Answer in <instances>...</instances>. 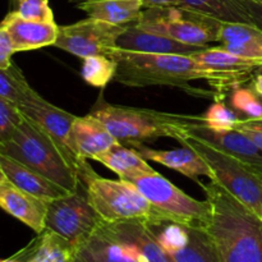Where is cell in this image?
<instances>
[{"mask_svg": "<svg viewBox=\"0 0 262 262\" xmlns=\"http://www.w3.org/2000/svg\"><path fill=\"white\" fill-rule=\"evenodd\" d=\"M109 56L118 61L115 81L129 87L170 86L181 89L194 96H215L204 90L191 86L192 81H206L220 97L225 91L241 86L245 82L224 72L215 71L199 63L192 55L178 54H146L115 48Z\"/></svg>", "mask_w": 262, "mask_h": 262, "instance_id": "obj_1", "label": "cell"}, {"mask_svg": "<svg viewBox=\"0 0 262 262\" xmlns=\"http://www.w3.org/2000/svg\"><path fill=\"white\" fill-rule=\"evenodd\" d=\"M211 206L206 232L220 262H262V220L214 181L201 184Z\"/></svg>", "mask_w": 262, "mask_h": 262, "instance_id": "obj_2", "label": "cell"}, {"mask_svg": "<svg viewBox=\"0 0 262 262\" xmlns=\"http://www.w3.org/2000/svg\"><path fill=\"white\" fill-rule=\"evenodd\" d=\"M79 178L90 205L104 222H142L151 227L174 223L130 182L100 177L90 165L82 169Z\"/></svg>", "mask_w": 262, "mask_h": 262, "instance_id": "obj_3", "label": "cell"}, {"mask_svg": "<svg viewBox=\"0 0 262 262\" xmlns=\"http://www.w3.org/2000/svg\"><path fill=\"white\" fill-rule=\"evenodd\" d=\"M0 152L15 159L73 193L82 188L79 171L58 143L30 119L23 117Z\"/></svg>", "mask_w": 262, "mask_h": 262, "instance_id": "obj_4", "label": "cell"}, {"mask_svg": "<svg viewBox=\"0 0 262 262\" xmlns=\"http://www.w3.org/2000/svg\"><path fill=\"white\" fill-rule=\"evenodd\" d=\"M91 114L97 118L120 143L124 142L130 146L154 142L161 137H170L182 142L187 138V127L189 123L202 118L101 102L94 107Z\"/></svg>", "mask_w": 262, "mask_h": 262, "instance_id": "obj_5", "label": "cell"}, {"mask_svg": "<svg viewBox=\"0 0 262 262\" xmlns=\"http://www.w3.org/2000/svg\"><path fill=\"white\" fill-rule=\"evenodd\" d=\"M182 145L196 151L211 169L214 182L227 189L246 207L262 216V170L232 158L207 143L186 138Z\"/></svg>", "mask_w": 262, "mask_h": 262, "instance_id": "obj_6", "label": "cell"}, {"mask_svg": "<svg viewBox=\"0 0 262 262\" xmlns=\"http://www.w3.org/2000/svg\"><path fill=\"white\" fill-rule=\"evenodd\" d=\"M124 181L130 182L154 206L169 215L174 223L204 229L210 223L211 206L207 200L200 201L188 196L154 169Z\"/></svg>", "mask_w": 262, "mask_h": 262, "instance_id": "obj_7", "label": "cell"}, {"mask_svg": "<svg viewBox=\"0 0 262 262\" xmlns=\"http://www.w3.org/2000/svg\"><path fill=\"white\" fill-rule=\"evenodd\" d=\"M140 30L166 36L189 45L205 46L217 42L220 22L201 17L178 7L147 8L133 23Z\"/></svg>", "mask_w": 262, "mask_h": 262, "instance_id": "obj_8", "label": "cell"}, {"mask_svg": "<svg viewBox=\"0 0 262 262\" xmlns=\"http://www.w3.org/2000/svg\"><path fill=\"white\" fill-rule=\"evenodd\" d=\"M101 222L82 187L77 192L53 200L49 204L45 229L66 238L74 247H79L96 232Z\"/></svg>", "mask_w": 262, "mask_h": 262, "instance_id": "obj_9", "label": "cell"}, {"mask_svg": "<svg viewBox=\"0 0 262 262\" xmlns=\"http://www.w3.org/2000/svg\"><path fill=\"white\" fill-rule=\"evenodd\" d=\"M127 26L112 25L104 20L86 18L68 26L59 27L56 48L78 58L107 55L117 48V41Z\"/></svg>", "mask_w": 262, "mask_h": 262, "instance_id": "obj_10", "label": "cell"}, {"mask_svg": "<svg viewBox=\"0 0 262 262\" xmlns=\"http://www.w3.org/2000/svg\"><path fill=\"white\" fill-rule=\"evenodd\" d=\"M18 109L23 117L35 123L58 143L59 147L64 151L79 173L89 165L87 160L78 155L76 143L73 141L72 127L76 115L46 101L35 90L28 95L22 104L18 105Z\"/></svg>", "mask_w": 262, "mask_h": 262, "instance_id": "obj_11", "label": "cell"}, {"mask_svg": "<svg viewBox=\"0 0 262 262\" xmlns=\"http://www.w3.org/2000/svg\"><path fill=\"white\" fill-rule=\"evenodd\" d=\"M187 138L201 141L211 147L262 170V151L246 135L237 129L217 130L205 124L204 117L189 123Z\"/></svg>", "mask_w": 262, "mask_h": 262, "instance_id": "obj_12", "label": "cell"}, {"mask_svg": "<svg viewBox=\"0 0 262 262\" xmlns=\"http://www.w3.org/2000/svg\"><path fill=\"white\" fill-rule=\"evenodd\" d=\"M102 228L129 250L138 262H173L158 242L151 227L142 222H115L102 220Z\"/></svg>", "mask_w": 262, "mask_h": 262, "instance_id": "obj_13", "label": "cell"}, {"mask_svg": "<svg viewBox=\"0 0 262 262\" xmlns=\"http://www.w3.org/2000/svg\"><path fill=\"white\" fill-rule=\"evenodd\" d=\"M50 202L43 201L8 181L0 182V209L14 216L35 233L45 230V219Z\"/></svg>", "mask_w": 262, "mask_h": 262, "instance_id": "obj_14", "label": "cell"}, {"mask_svg": "<svg viewBox=\"0 0 262 262\" xmlns=\"http://www.w3.org/2000/svg\"><path fill=\"white\" fill-rule=\"evenodd\" d=\"M8 31L15 53L30 51L55 45L59 26L55 22H35L20 18L14 12L8 13L0 23Z\"/></svg>", "mask_w": 262, "mask_h": 262, "instance_id": "obj_15", "label": "cell"}, {"mask_svg": "<svg viewBox=\"0 0 262 262\" xmlns=\"http://www.w3.org/2000/svg\"><path fill=\"white\" fill-rule=\"evenodd\" d=\"M130 147H135L146 160L154 161V163L161 164L166 168L173 169V170L193 179L200 186L202 184L199 181L200 177H206L210 181H214V174L206 161L196 151L187 146L176 148V150H154L143 143H138V145L130 146Z\"/></svg>", "mask_w": 262, "mask_h": 262, "instance_id": "obj_16", "label": "cell"}, {"mask_svg": "<svg viewBox=\"0 0 262 262\" xmlns=\"http://www.w3.org/2000/svg\"><path fill=\"white\" fill-rule=\"evenodd\" d=\"M117 48L128 51H136V53L192 55V54L209 48V45H189V43L181 42V41L169 38L166 36L146 32V31L137 28L132 23L118 38Z\"/></svg>", "mask_w": 262, "mask_h": 262, "instance_id": "obj_17", "label": "cell"}, {"mask_svg": "<svg viewBox=\"0 0 262 262\" xmlns=\"http://www.w3.org/2000/svg\"><path fill=\"white\" fill-rule=\"evenodd\" d=\"M0 168L5 178L12 182L14 186L43 201L51 202L53 200L71 193L66 188L56 184L55 182L50 181L46 177L38 174L37 171L23 165L15 159L2 152H0Z\"/></svg>", "mask_w": 262, "mask_h": 262, "instance_id": "obj_18", "label": "cell"}, {"mask_svg": "<svg viewBox=\"0 0 262 262\" xmlns=\"http://www.w3.org/2000/svg\"><path fill=\"white\" fill-rule=\"evenodd\" d=\"M220 48L234 55L262 63V30L248 23H220L217 30Z\"/></svg>", "mask_w": 262, "mask_h": 262, "instance_id": "obj_19", "label": "cell"}, {"mask_svg": "<svg viewBox=\"0 0 262 262\" xmlns=\"http://www.w3.org/2000/svg\"><path fill=\"white\" fill-rule=\"evenodd\" d=\"M72 135L78 155L84 160H94L96 155L119 143V141L91 113L84 117H76Z\"/></svg>", "mask_w": 262, "mask_h": 262, "instance_id": "obj_20", "label": "cell"}, {"mask_svg": "<svg viewBox=\"0 0 262 262\" xmlns=\"http://www.w3.org/2000/svg\"><path fill=\"white\" fill-rule=\"evenodd\" d=\"M77 262H138L120 241L110 235L100 224L96 232L79 247Z\"/></svg>", "mask_w": 262, "mask_h": 262, "instance_id": "obj_21", "label": "cell"}, {"mask_svg": "<svg viewBox=\"0 0 262 262\" xmlns=\"http://www.w3.org/2000/svg\"><path fill=\"white\" fill-rule=\"evenodd\" d=\"M18 253L25 262H77V247L49 229L37 234Z\"/></svg>", "mask_w": 262, "mask_h": 262, "instance_id": "obj_22", "label": "cell"}, {"mask_svg": "<svg viewBox=\"0 0 262 262\" xmlns=\"http://www.w3.org/2000/svg\"><path fill=\"white\" fill-rule=\"evenodd\" d=\"M89 18L118 26L136 23L142 14V0H90L77 4Z\"/></svg>", "mask_w": 262, "mask_h": 262, "instance_id": "obj_23", "label": "cell"}, {"mask_svg": "<svg viewBox=\"0 0 262 262\" xmlns=\"http://www.w3.org/2000/svg\"><path fill=\"white\" fill-rule=\"evenodd\" d=\"M179 8L220 23L253 25L245 0H179Z\"/></svg>", "mask_w": 262, "mask_h": 262, "instance_id": "obj_24", "label": "cell"}, {"mask_svg": "<svg viewBox=\"0 0 262 262\" xmlns=\"http://www.w3.org/2000/svg\"><path fill=\"white\" fill-rule=\"evenodd\" d=\"M192 56L199 63L215 69V71L224 72L230 76L237 77L245 83L250 81V78L256 71H260L262 68L261 61L241 58V56L224 50L220 46L219 48L209 46V48L204 49L199 53L192 54Z\"/></svg>", "mask_w": 262, "mask_h": 262, "instance_id": "obj_25", "label": "cell"}, {"mask_svg": "<svg viewBox=\"0 0 262 262\" xmlns=\"http://www.w3.org/2000/svg\"><path fill=\"white\" fill-rule=\"evenodd\" d=\"M173 262H220L214 242L204 228L188 227V235L179 247L169 251Z\"/></svg>", "mask_w": 262, "mask_h": 262, "instance_id": "obj_26", "label": "cell"}, {"mask_svg": "<svg viewBox=\"0 0 262 262\" xmlns=\"http://www.w3.org/2000/svg\"><path fill=\"white\" fill-rule=\"evenodd\" d=\"M94 160L114 171L120 179H127L152 169L135 147H124L120 142L95 156Z\"/></svg>", "mask_w": 262, "mask_h": 262, "instance_id": "obj_27", "label": "cell"}, {"mask_svg": "<svg viewBox=\"0 0 262 262\" xmlns=\"http://www.w3.org/2000/svg\"><path fill=\"white\" fill-rule=\"evenodd\" d=\"M118 71V61L107 55H94L83 59L81 76L86 83L94 87L106 86L115 78Z\"/></svg>", "mask_w": 262, "mask_h": 262, "instance_id": "obj_28", "label": "cell"}, {"mask_svg": "<svg viewBox=\"0 0 262 262\" xmlns=\"http://www.w3.org/2000/svg\"><path fill=\"white\" fill-rule=\"evenodd\" d=\"M33 91L32 87L23 76L22 71L14 63L9 68H0V97L12 102L15 106L22 104L28 95Z\"/></svg>", "mask_w": 262, "mask_h": 262, "instance_id": "obj_29", "label": "cell"}, {"mask_svg": "<svg viewBox=\"0 0 262 262\" xmlns=\"http://www.w3.org/2000/svg\"><path fill=\"white\" fill-rule=\"evenodd\" d=\"M230 105L248 118H262V101L253 90L237 86L230 95Z\"/></svg>", "mask_w": 262, "mask_h": 262, "instance_id": "obj_30", "label": "cell"}, {"mask_svg": "<svg viewBox=\"0 0 262 262\" xmlns=\"http://www.w3.org/2000/svg\"><path fill=\"white\" fill-rule=\"evenodd\" d=\"M241 118L230 110L222 100H216L204 115L205 124L212 129L230 130L234 129Z\"/></svg>", "mask_w": 262, "mask_h": 262, "instance_id": "obj_31", "label": "cell"}, {"mask_svg": "<svg viewBox=\"0 0 262 262\" xmlns=\"http://www.w3.org/2000/svg\"><path fill=\"white\" fill-rule=\"evenodd\" d=\"M17 9L13 10L20 18L35 22H55L48 0H17Z\"/></svg>", "mask_w": 262, "mask_h": 262, "instance_id": "obj_32", "label": "cell"}, {"mask_svg": "<svg viewBox=\"0 0 262 262\" xmlns=\"http://www.w3.org/2000/svg\"><path fill=\"white\" fill-rule=\"evenodd\" d=\"M23 119L22 113L12 102L0 97V146L4 145Z\"/></svg>", "mask_w": 262, "mask_h": 262, "instance_id": "obj_33", "label": "cell"}, {"mask_svg": "<svg viewBox=\"0 0 262 262\" xmlns=\"http://www.w3.org/2000/svg\"><path fill=\"white\" fill-rule=\"evenodd\" d=\"M234 129L239 130L241 133L247 136L262 151V118H258V119H253V118L241 119L237 123Z\"/></svg>", "mask_w": 262, "mask_h": 262, "instance_id": "obj_34", "label": "cell"}, {"mask_svg": "<svg viewBox=\"0 0 262 262\" xmlns=\"http://www.w3.org/2000/svg\"><path fill=\"white\" fill-rule=\"evenodd\" d=\"M14 53L9 33L0 26V68H9L12 66V56Z\"/></svg>", "mask_w": 262, "mask_h": 262, "instance_id": "obj_35", "label": "cell"}, {"mask_svg": "<svg viewBox=\"0 0 262 262\" xmlns=\"http://www.w3.org/2000/svg\"><path fill=\"white\" fill-rule=\"evenodd\" d=\"M245 3L252 18L253 25L262 30V3L256 2V0H245Z\"/></svg>", "mask_w": 262, "mask_h": 262, "instance_id": "obj_36", "label": "cell"}, {"mask_svg": "<svg viewBox=\"0 0 262 262\" xmlns=\"http://www.w3.org/2000/svg\"><path fill=\"white\" fill-rule=\"evenodd\" d=\"M142 2L145 9L147 8H179V0H142Z\"/></svg>", "mask_w": 262, "mask_h": 262, "instance_id": "obj_37", "label": "cell"}, {"mask_svg": "<svg viewBox=\"0 0 262 262\" xmlns=\"http://www.w3.org/2000/svg\"><path fill=\"white\" fill-rule=\"evenodd\" d=\"M252 89L258 96L262 97V73H257L252 78Z\"/></svg>", "mask_w": 262, "mask_h": 262, "instance_id": "obj_38", "label": "cell"}, {"mask_svg": "<svg viewBox=\"0 0 262 262\" xmlns=\"http://www.w3.org/2000/svg\"><path fill=\"white\" fill-rule=\"evenodd\" d=\"M0 262H25V261H23V258L20 257L19 253L17 252L14 256H12V257L5 258V260H2Z\"/></svg>", "mask_w": 262, "mask_h": 262, "instance_id": "obj_39", "label": "cell"}, {"mask_svg": "<svg viewBox=\"0 0 262 262\" xmlns=\"http://www.w3.org/2000/svg\"><path fill=\"white\" fill-rule=\"evenodd\" d=\"M83 2H90V0H71V3H73V4H79V3H83Z\"/></svg>", "mask_w": 262, "mask_h": 262, "instance_id": "obj_40", "label": "cell"}, {"mask_svg": "<svg viewBox=\"0 0 262 262\" xmlns=\"http://www.w3.org/2000/svg\"><path fill=\"white\" fill-rule=\"evenodd\" d=\"M4 179H5V176H4V173H3L2 168H0V182L4 181Z\"/></svg>", "mask_w": 262, "mask_h": 262, "instance_id": "obj_41", "label": "cell"}, {"mask_svg": "<svg viewBox=\"0 0 262 262\" xmlns=\"http://www.w3.org/2000/svg\"><path fill=\"white\" fill-rule=\"evenodd\" d=\"M256 2H261L262 3V0H256Z\"/></svg>", "mask_w": 262, "mask_h": 262, "instance_id": "obj_42", "label": "cell"}, {"mask_svg": "<svg viewBox=\"0 0 262 262\" xmlns=\"http://www.w3.org/2000/svg\"><path fill=\"white\" fill-rule=\"evenodd\" d=\"M13 2H14V3H15V2H17V0H13Z\"/></svg>", "mask_w": 262, "mask_h": 262, "instance_id": "obj_43", "label": "cell"}, {"mask_svg": "<svg viewBox=\"0 0 262 262\" xmlns=\"http://www.w3.org/2000/svg\"><path fill=\"white\" fill-rule=\"evenodd\" d=\"M261 220H262V216H261Z\"/></svg>", "mask_w": 262, "mask_h": 262, "instance_id": "obj_44", "label": "cell"}]
</instances>
